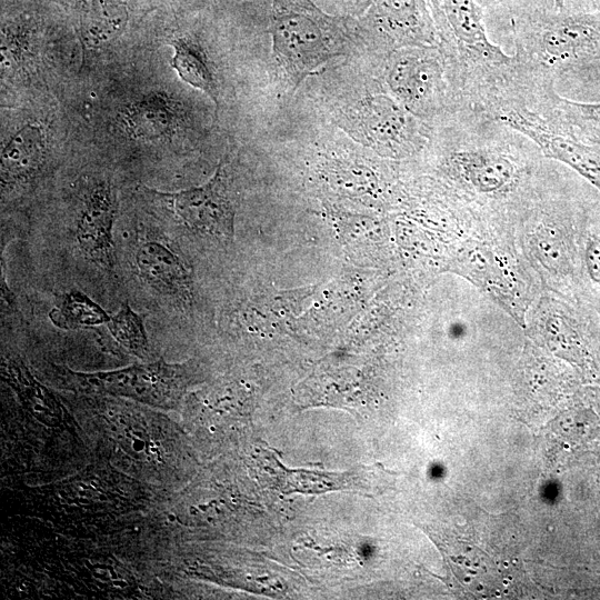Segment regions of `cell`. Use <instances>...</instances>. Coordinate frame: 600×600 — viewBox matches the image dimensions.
<instances>
[{"label":"cell","mask_w":600,"mask_h":600,"mask_svg":"<svg viewBox=\"0 0 600 600\" xmlns=\"http://www.w3.org/2000/svg\"><path fill=\"white\" fill-rule=\"evenodd\" d=\"M271 34L273 56L296 87L347 43L342 21L310 0H272Z\"/></svg>","instance_id":"obj_1"},{"label":"cell","mask_w":600,"mask_h":600,"mask_svg":"<svg viewBox=\"0 0 600 600\" xmlns=\"http://www.w3.org/2000/svg\"><path fill=\"white\" fill-rule=\"evenodd\" d=\"M150 191L166 200L190 231L222 241L232 239L234 208L221 163L212 178L202 186L177 192Z\"/></svg>","instance_id":"obj_2"},{"label":"cell","mask_w":600,"mask_h":600,"mask_svg":"<svg viewBox=\"0 0 600 600\" xmlns=\"http://www.w3.org/2000/svg\"><path fill=\"white\" fill-rule=\"evenodd\" d=\"M118 208L112 183L100 180L86 192L74 226L80 252L101 269L114 266L113 223Z\"/></svg>","instance_id":"obj_3"},{"label":"cell","mask_w":600,"mask_h":600,"mask_svg":"<svg viewBox=\"0 0 600 600\" xmlns=\"http://www.w3.org/2000/svg\"><path fill=\"white\" fill-rule=\"evenodd\" d=\"M501 120L532 140L547 157L567 164L600 191V150L556 133L532 116L519 111L507 112Z\"/></svg>","instance_id":"obj_4"},{"label":"cell","mask_w":600,"mask_h":600,"mask_svg":"<svg viewBox=\"0 0 600 600\" xmlns=\"http://www.w3.org/2000/svg\"><path fill=\"white\" fill-rule=\"evenodd\" d=\"M430 1L438 27L460 49L487 62L510 59L488 38L481 9L474 0Z\"/></svg>","instance_id":"obj_5"},{"label":"cell","mask_w":600,"mask_h":600,"mask_svg":"<svg viewBox=\"0 0 600 600\" xmlns=\"http://www.w3.org/2000/svg\"><path fill=\"white\" fill-rule=\"evenodd\" d=\"M139 277L159 294L186 304L192 298L190 270L182 258L167 243L149 239L134 252Z\"/></svg>","instance_id":"obj_6"},{"label":"cell","mask_w":600,"mask_h":600,"mask_svg":"<svg viewBox=\"0 0 600 600\" xmlns=\"http://www.w3.org/2000/svg\"><path fill=\"white\" fill-rule=\"evenodd\" d=\"M541 48L554 59H569L600 49V19L578 13L557 17L541 28Z\"/></svg>","instance_id":"obj_7"},{"label":"cell","mask_w":600,"mask_h":600,"mask_svg":"<svg viewBox=\"0 0 600 600\" xmlns=\"http://www.w3.org/2000/svg\"><path fill=\"white\" fill-rule=\"evenodd\" d=\"M178 371L174 366L158 362L148 367L83 377L92 384L113 391L160 399L174 394L178 387L176 380Z\"/></svg>","instance_id":"obj_8"},{"label":"cell","mask_w":600,"mask_h":600,"mask_svg":"<svg viewBox=\"0 0 600 600\" xmlns=\"http://www.w3.org/2000/svg\"><path fill=\"white\" fill-rule=\"evenodd\" d=\"M373 18L397 41L418 44L433 38L423 0H376Z\"/></svg>","instance_id":"obj_9"},{"label":"cell","mask_w":600,"mask_h":600,"mask_svg":"<svg viewBox=\"0 0 600 600\" xmlns=\"http://www.w3.org/2000/svg\"><path fill=\"white\" fill-rule=\"evenodd\" d=\"M44 159V137L40 127L24 124L1 150L2 186H13L31 179Z\"/></svg>","instance_id":"obj_10"},{"label":"cell","mask_w":600,"mask_h":600,"mask_svg":"<svg viewBox=\"0 0 600 600\" xmlns=\"http://www.w3.org/2000/svg\"><path fill=\"white\" fill-rule=\"evenodd\" d=\"M123 124L133 139L156 140L168 137L178 124L176 104L167 94L150 93L124 110Z\"/></svg>","instance_id":"obj_11"},{"label":"cell","mask_w":600,"mask_h":600,"mask_svg":"<svg viewBox=\"0 0 600 600\" xmlns=\"http://www.w3.org/2000/svg\"><path fill=\"white\" fill-rule=\"evenodd\" d=\"M453 163L461 178L482 193L506 189L514 179L516 167L506 156L489 150L457 153Z\"/></svg>","instance_id":"obj_12"},{"label":"cell","mask_w":600,"mask_h":600,"mask_svg":"<svg viewBox=\"0 0 600 600\" xmlns=\"http://www.w3.org/2000/svg\"><path fill=\"white\" fill-rule=\"evenodd\" d=\"M438 77V66L432 59L406 53L394 61L389 86L408 106L419 108L431 98Z\"/></svg>","instance_id":"obj_13"},{"label":"cell","mask_w":600,"mask_h":600,"mask_svg":"<svg viewBox=\"0 0 600 600\" xmlns=\"http://www.w3.org/2000/svg\"><path fill=\"white\" fill-rule=\"evenodd\" d=\"M129 0H74L83 41L93 44L118 37L130 18Z\"/></svg>","instance_id":"obj_14"},{"label":"cell","mask_w":600,"mask_h":600,"mask_svg":"<svg viewBox=\"0 0 600 600\" xmlns=\"http://www.w3.org/2000/svg\"><path fill=\"white\" fill-rule=\"evenodd\" d=\"M359 118L364 136L377 144L397 146L406 136V116L387 97L367 99L360 109Z\"/></svg>","instance_id":"obj_15"},{"label":"cell","mask_w":600,"mask_h":600,"mask_svg":"<svg viewBox=\"0 0 600 600\" xmlns=\"http://www.w3.org/2000/svg\"><path fill=\"white\" fill-rule=\"evenodd\" d=\"M281 471H274L277 474L274 479L277 481L282 480L280 483L282 491L292 492L306 491V492H320L327 490H336L342 488H357L369 489L370 474L374 471L370 469L366 471L344 472V473H320V479L314 481V478L319 476V472H310L306 470H286L283 466L277 464Z\"/></svg>","instance_id":"obj_16"},{"label":"cell","mask_w":600,"mask_h":600,"mask_svg":"<svg viewBox=\"0 0 600 600\" xmlns=\"http://www.w3.org/2000/svg\"><path fill=\"white\" fill-rule=\"evenodd\" d=\"M49 319L57 328L78 330L104 324L110 314L86 293L71 290L59 297Z\"/></svg>","instance_id":"obj_17"},{"label":"cell","mask_w":600,"mask_h":600,"mask_svg":"<svg viewBox=\"0 0 600 600\" xmlns=\"http://www.w3.org/2000/svg\"><path fill=\"white\" fill-rule=\"evenodd\" d=\"M173 48L172 68L181 80L207 93L218 108V90L208 61L191 40L180 37L170 41Z\"/></svg>","instance_id":"obj_18"},{"label":"cell","mask_w":600,"mask_h":600,"mask_svg":"<svg viewBox=\"0 0 600 600\" xmlns=\"http://www.w3.org/2000/svg\"><path fill=\"white\" fill-rule=\"evenodd\" d=\"M106 324L112 337L136 356L143 357L148 352L143 318L128 302L122 303Z\"/></svg>","instance_id":"obj_19"},{"label":"cell","mask_w":600,"mask_h":600,"mask_svg":"<svg viewBox=\"0 0 600 600\" xmlns=\"http://www.w3.org/2000/svg\"><path fill=\"white\" fill-rule=\"evenodd\" d=\"M563 106L574 119L589 124L600 132V102L583 103L563 100Z\"/></svg>","instance_id":"obj_20"},{"label":"cell","mask_w":600,"mask_h":600,"mask_svg":"<svg viewBox=\"0 0 600 600\" xmlns=\"http://www.w3.org/2000/svg\"><path fill=\"white\" fill-rule=\"evenodd\" d=\"M587 272L592 281L600 283V239H591L586 248Z\"/></svg>","instance_id":"obj_21"},{"label":"cell","mask_w":600,"mask_h":600,"mask_svg":"<svg viewBox=\"0 0 600 600\" xmlns=\"http://www.w3.org/2000/svg\"><path fill=\"white\" fill-rule=\"evenodd\" d=\"M557 10L561 11L564 7V0H553Z\"/></svg>","instance_id":"obj_22"},{"label":"cell","mask_w":600,"mask_h":600,"mask_svg":"<svg viewBox=\"0 0 600 600\" xmlns=\"http://www.w3.org/2000/svg\"><path fill=\"white\" fill-rule=\"evenodd\" d=\"M584 2H587L588 4H597V3H600V0H583Z\"/></svg>","instance_id":"obj_23"},{"label":"cell","mask_w":600,"mask_h":600,"mask_svg":"<svg viewBox=\"0 0 600 600\" xmlns=\"http://www.w3.org/2000/svg\"><path fill=\"white\" fill-rule=\"evenodd\" d=\"M597 74L600 76V62L596 66Z\"/></svg>","instance_id":"obj_24"}]
</instances>
